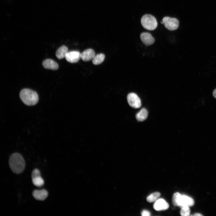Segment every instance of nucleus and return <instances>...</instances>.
Here are the masks:
<instances>
[{
    "mask_svg": "<svg viewBox=\"0 0 216 216\" xmlns=\"http://www.w3.org/2000/svg\"><path fill=\"white\" fill-rule=\"evenodd\" d=\"M9 164L12 171L16 174L21 173L25 167V163L23 157L17 153H14L10 156Z\"/></svg>",
    "mask_w": 216,
    "mask_h": 216,
    "instance_id": "obj_1",
    "label": "nucleus"
},
{
    "mask_svg": "<svg viewBox=\"0 0 216 216\" xmlns=\"http://www.w3.org/2000/svg\"><path fill=\"white\" fill-rule=\"evenodd\" d=\"M212 94L213 96L216 98V88L214 90Z\"/></svg>",
    "mask_w": 216,
    "mask_h": 216,
    "instance_id": "obj_22",
    "label": "nucleus"
},
{
    "mask_svg": "<svg viewBox=\"0 0 216 216\" xmlns=\"http://www.w3.org/2000/svg\"><path fill=\"white\" fill-rule=\"evenodd\" d=\"M140 38L142 42L146 46H150L154 44V38L148 32H142L140 35Z\"/></svg>",
    "mask_w": 216,
    "mask_h": 216,
    "instance_id": "obj_7",
    "label": "nucleus"
},
{
    "mask_svg": "<svg viewBox=\"0 0 216 216\" xmlns=\"http://www.w3.org/2000/svg\"><path fill=\"white\" fill-rule=\"evenodd\" d=\"M81 53L78 51H73L68 52L65 58L66 60L71 63L77 62L81 58Z\"/></svg>",
    "mask_w": 216,
    "mask_h": 216,
    "instance_id": "obj_6",
    "label": "nucleus"
},
{
    "mask_svg": "<svg viewBox=\"0 0 216 216\" xmlns=\"http://www.w3.org/2000/svg\"><path fill=\"white\" fill-rule=\"evenodd\" d=\"M32 195L35 199L42 201L47 198L48 196V193L45 189L35 190L33 192Z\"/></svg>",
    "mask_w": 216,
    "mask_h": 216,
    "instance_id": "obj_11",
    "label": "nucleus"
},
{
    "mask_svg": "<svg viewBox=\"0 0 216 216\" xmlns=\"http://www.w3.org/2000/svg\"><path fill=\"white\" fill-rule=\"evenodd\" d=\"M141 22L143 27L148 30L155 29L158 26V23L155 18L149 14L144 15L142 17Z\"/></svg>",
    "mask_w": 216,
    "mask_h": 216,
    "instance_id": "obj_3",
    "label": "nucleus"
},
{
    "mask_svg": "<svg viewBox=\"0 0 216 216\" xmlns=\"http://www.w3.org/2000/svg\"><path fill=\"white\" fill-rule=\"evenodd\" d=\"M169 207L168 203L164 199H159L155 201L153 205L154 209L157 211H163Z\"/></svg>",
    "mask_w": 216,
    "mask_h": 216,
    "instance_id": "obj_9",
    "label": "nucleus"
},
{
    "mask_svg": "<svg viewBox=\"0 0 216 216\" xmlns=\"http://www.w3.org/2000/svg\"><path fill=\"white\" fill-rule=\"evenodd\" d=\"M32 179L33 184L37 187H41L43 186L44 184V180L41 176Z\"/></svg>",
    "mask_w": 216,
    "mask_h": 216,
    "instance_id": "obj_17",
    "label": "nucleus"
},
{
    "mask_svg": "<svg viewBox=\"0 0 216 216\" xmlns=\"http://www.w3.org/2000/svg\"><path fill=\"white\" fill-rule=\"evenodd\" d=\"M127 99L129 104L133 108H138L141 106V100L135 93H131L129 94L127 97Z\"/></svg>",
    "mask_w": 216,
    "mask_h": 216,
    "instance_id": "obj_5",
    "label": "nucleus"
},
{
    "mask_svg": "<svg viewBox=\"0 0 216 216\" xmlns=\"http://www.w3.org/2000/svg\"><path fill=\"white\" fill-rule=\"evenodd\" d=\"M160 195V193L158 192L153 193L147 197V201L149 202H153L156 201Z\"/></svg>",
    "mask_w": 216,
    "mask_h": 216,
    "instance_id": "obj_16",
    "label": "nucleus"
},
{
    "mask_svg": "<svg viewBox=\"0 0 216 216\" xmlns=\"http://www.w3.org/2000/svg\"><path fill=\"white\" fill-rule=\"evenodd\" d=\"M179 193H175L173 195L172 198V203L175 206H179V201L181 196Z\"/></svg>",
    "mask_w": 216,
    "mask_h": 216,
    "instance_id": "obj_18",
    "label": "nucleus"
},
{
    "mask_svg": "<svg viewBox=\"0 0 216 216\" xmlns=\"http://www.w3.org/2000/svg\"><path fill=\"white\" fill-rule=\"evenodd\" d=\"M194 204V200L186 195H181L179 201V206L181 208L184 206H191Z\"/></svg>",
    "mask_w": 216,
    "mask_h": 216,
    "instance_id": "obj_8",
    "label": "nucleus"
},
{
    "mask_svg": "<svg viewBox=\"0 0 216 216\" xmlns=\"http://www.w3.org/2000/svg\"><path fill=\"white\" fill-rule=\"evenodd\" d=\"M162 21L165 27L170 31L176 30L179 26V21L175 18L165 16L163 18Z\"/></svg>",
    "mask_w": 216,
    "mask_h": 216,
    "instance_id": "obj_4",
    "label": "nucleus"
},
{
    "mask_svg": "<svg viewBox=\"0 0 216 216\" xmlns=\"http://www.w3.org/2000/svg\"><path fill=\"white\" fill-rule=\"evenodd\" d=\"M141 215L142 216H149L151 215L150 212L146 210H142L141 212Z\"/></svg>",
    "mask_w": 216,
    "mask_h": 216,
    "instance_id": "obj_21",
    "label": "nucleus"
},
{
    "mask_svg": "<svg viewBox=\"0 0 216 216\" xmlns=\"http://www.w3.org/2000/svg\"><path fill=\"white\" fill-rule=\"evenodd\" d=\"M68 52V48L65 46H62L56 51V56L58 59L63 58H65L66 54Z\"/></svg>",
    "mask_w": 216,
    "mask_h": 216,
    "instance_id": "obj_13",
    "label": "nucleus"
},
{
    "mask_svg": "<svg viewBox=\"0 0 216 216\" xmlns=\"http://www.w3.org/2000/svg\"><path fill=\"white\" fill-rule=\"evenodd\" d=\"M180 214L182 216H189L190 215V210L188 206H184L181 208Z\"/></svg>",
    "mask_w": 216,
    "mask_h": 216,
    "instance_id": "obj_19",
    "label": "nucleus"
},
{
    "mask_svg": "<svg viewBox=\"0 0 216 216\" xmlns=\"http://www.w3.org/2000/svg\"><path fill=\"white\" fill-rule=\"evenodd\" d=\"M40 176V173L39 170L36 169L33 170L32 174V178Z\"/></svg>",
    "mask_w": 216,
    "mask_h": 216,
    "instance_id": "obj_20",
    "label": "nucleus"
},
{
    "mask_svg": "<svg viewBox=\"0 0 216 216\" xmlns=\"http://www.w3.org/2000/svg\"><path fill=\"white\" fill-rule=\"evenodd\" d=\"M42 65L44 68L47 69L56 70L58 68V64L54 60L50 59L44 61Z\"/></svg>",
    "mask_w": 216,
    "mask_h": 216,
    "instance_id": "obj_12",
    "label": "nucleus"
},
{
    "mask_svg": "<svg viewBox=\"0 0 216 216\" xmlns=\"http://www.w3.org/2000/svg\"><path fill=\"white\" fill-rule=\"evenodd\" d=\"M193 216H202V215L200 213H195L194 215H193Z\"/></svg>",
    "mask_w": 216,
    "mask_h": 216,
    "instance_id": "obj_23",
    "label": "nucleus"
},
{
    "mask_svg": "<svg viewBox=\"0 0 216 216\" xmlns=\"http://www.w3.org/2000/svg\"><path fill=\"white\" fill-rule=\"evenodd\" d=\"M81 58L85 62H87L92 60L95 56L94 51L92 49H87L81 54Z\"/></svg>",
    "mask_w": 216,
    "mask_h": 216,
    "instance_id": "obj_10",
    "label": "nucleus"
},
{
    "mask_svg": "<svg viewBox=\"0 0 216 216\" xmlns=\"http://www.w3.org/2000/svg\"><path fill=\"white\" fill-rule=\"evenodd\" d=\"M20 98L22 102L28 106H33L36 104L39 100L37 93L28 88L22 89L20 93Z\"/></svg>",
    "mask_w": 216,
    "mask_h": 216,
    "instance_id": "obj_2",
    "label": "nucleus"
},
{
    "mask_svg": "<svg viewBox=\"0 0 216 216\" xmlns=\"http://www.w3.org/2000/svg\"><path fill=\"white\" fill-rule=\"evenodd\" d=\"M105 58V55L103 53H100L95 55L92 59V63L94 65L100 64L104 61Z\"/></svg>",
    "mask_w": 216,
    "mask_h": 216,
    "instance_id": "obj_15",
    "label": "nucleus"
},
{
    "mask_svg": "<svg viewBox=\"0 0 216 216\" xmlns=\"http://www.w3.org/2000/svg\"><path fill=\"white\" fill-rule=\"evenodd\" d=\"M148 115V112L147 110L143 108L136 114V118L137 121L142 122L146 118Z\"/></svg>",
    "mask_w": 216,
    "mask_h": 216,
    "instance_id": "obj_14",
    "label": "nucleus"
}]
</instances>
